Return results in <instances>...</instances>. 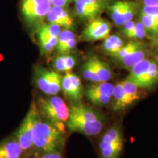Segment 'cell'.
I'll return each mask as SVG.
<instances>
[{
  "mask_svg": "<svg viewBox=\"0 0 158 158\" xmlns=\"http://www.w3.org/2000/svg\"><path fill=\"white\" fill-rule=\"evenodd\" d=\"M77 44L76 38H73L65 43L62 46L56 48V51L59 54H69L73 49L76 48Z\"/></svg>",
  "mask_w": 158,
  "mask_h": 158,
  "instance_id": "cell-30",
  "label": "cell"
},
{
  "mask_svg": "<svg viewBox=\"0 0 158 158\" xmlns=\"http://www.w3.org/2000/svg\"><path fill=\"white\" fill-rule=\"evenodd\" d=\"M104 126V118L98 110L81 103H72L69 107V118L66 128L70 133L87 136L98 135Z\"/></svg>",
  "mask_w": 158,
  "mask_h": 158,
  "instance_id": "cell-2",
  "label": "cell"
},
{
  "mask_svg": "<svg viewBox=\"0 0 158 158\" xmlns=\"http://www.w3.org/2000/svg\"><path fill=\"white\" fill-rule=\"evenodd\" d=\"M31 158H64L62 153L59 152H48L40 154V155H37L34 156Z\"/></svg>",
  "mask_w": 158,
  "mask_h": 158,
  "instance_id": "cell-32",
  "label": "cell"
},
{
  "mask_svg": "<svg viewBox=\"0 0 158 158\" xmlns=\"http://www.w3.org/2000/svg\"><path fill=\"white\" fill-rule=\"evenodd\" d=\"M89 8L98 15L102 13L104 5L101 0H82Z\"/></svg>",
  "mask_w": 158,
  "mask_h": 158,
  "instance_id": "cell-29",
  "label": "cell"
},
{
  "mask_svg": "<svg viewBox=\"0 0 158 158\" xmlns=\"http://www.w3.org/2000/svg\"><path fill=\"white\" fill-rule=\"evenodd\" d=\"M52 5L49 0H21V13L27 24L37 26L48 15Z\"/></svg>",
  "mask_w": 158,
  "mask_h": 158,
  "instance_id": "cell-7",
  "label": "cell"
},
{
  "mask_svg": "<svg viewBox=\"0 0 158 158\" xmlns=\"http://www.w3.org/2000/svg\"><path fill=\"white\" fill-rule=\"evenodd\" d=\"M152 40V41H158V32L157 33V35H156L154 37Z\"/></svg>",
  "mask_w": 158,
  "mask_h": 158,
  "instance_id": "cell-36",
  "label": "cell"
},
{
  "mask_svg": "<svg viewBox=\"0 0 158 158\" xmlns=\"http://www.w3.org/2000/svg\"><path fill=\"white\" fill-rule=\"evenodd\" d=\"M123 35L130 39L141 40L147 37V32L143 23L138 21L135 23L133 28L123 32Z\"/></svg>",
  "mask_w": 158,
  "mask_h": 158,
  "instance_id": "cell-25",
  "label": "cell"
},
{
  "mask_svg": "<svg viewBox=\"0 0 158 158\" xmlns=\"http://www.w3.org/2000/svg\"><path fill=\"white\" fill-rule=\"evenodd\" d=\"M34 79L37 88L47 95H56L62 90V76L56 71L37 67Z\"/></svg>",
  "mask_w": 158,
  "mask_h": 158,
  "instance_id": "cell-6",
  "label": "cell"
},
{
  "mask_svg": "<svg viewBox=\"0 0 158 158\" xmlns=\"http://www.w3.org/2000/svg\"><path fill=\"white\" fill-rule=\"evenodd\" d=\"M136 9V5L134 2H125V5H124V12H123V19L124 23L127 21H131L135 15Z\"/></svg>",
  "mask_w": 158,
  "mask_h": 158,
  "instance_id": "cell-28",
  "label": "cell"
},
{
  "mask_svg": "<svg viewBox=\"0 0 158 158\" xmlns=\"http://www.w3.org/2000/svg\"><path fill=\"white\" fill-rule=\"evenodd\" d=\"M39 114L61 131L66 133V123L69 118V107L60 97H40L36 102Z\"/></svg>",
  "mask_w": 158,
  "mask_h": 158,
  "instance_id": "cell-3",
  "label": "cell"
},
{
  "mask_svg": "<svg viewBox=\"0 0 158 158\" xmlns=\"http://www.w3.org/2000/svg\"><path fill=\"white\" fill-rule=\"evenodd\" d=\"M82 75L84 78L86 80L89 81L92 83H99L102 82L99 77L98 73L94 68L93 62H92V57L89 58L87 61H86L84 64H82L81 68Z\"/></svg>",
  "mask_w": 158,
  "mask_h": 158,
  "instance_id": "cell-21",
  "label": "cell"
},
{
  "mask_svg": "<svg viewBox=\"0 0 158 158\" xmlns=\"http://www.w3.org/2000/svg\"><path fill=\"white\" fill-rule=\"evenodd\" d=\"M51 2V5L55 7H60L64 8L67 5H68L70 2L75 0H49Z\"/></svg>",
  "mask_w": 158,
  "mask_h": 158,
  "instance_id": "cell-33",
  "label": "cell"
},
{
  "mask_svg": "<svg viewBox=\"0 0 158 158\" xmlns=\"http://www.w3.org/2000/svg\"><path fill=\"white\" fill-rule=\"evenodd\" d=\"M84 95L86 96V98L97 107H103L111 102V98L106 95L86 92H84Z\"/></svg>",
  "mask_w": 158,
  "mask_h": 158,
  "instance_id": "cell-26",
  "label": "cell"
},
{
  "mask_svg": "<svg viewBox=\"0 0 158 158\" xmlns=\"http://www.w3.org/2000/svg\"><path fill=\"white\" fill-rule=\"evenodd\" d=\"M140 21L143 23L147 32L152 39L158 32V17L140 13Z\"/></svg>",
  "mask_w": 158,
  "mask_h": 158,
  "instance_id": "cell-19",
  "label": "cell"
},
{
  "mask_svg": "<svg viewBox=\"0 0 158 158\" xmlns=\"http://www.w3.org/2000/svg\"><path fill=\"white\" fill-rule=\"evenodd\" d=\"M114 85L108 81H102L99 83H92V84L88 85L84 89V92H92L102 95H106L112 98L114 92Z\"/></svg>",
  "mask_w": 158,
  "mask_h": 158,
  "instance_id": "cell-18",
  "label": "cell"
},
{
  "mask_svg": "<svg viewBox=\"0 0 158 158\" xmlns=\"http://www.w3.org/2000/svg\"><path fill=\"white\" fill-rule=\"evenodd\" d=\"M123 135L118 124L110 127L99 144L100 158H119L123 149Z\"/></svg>",
  "mask_w": 158,
  "mask_h": 158,
  "instance_id": "cell-4",
  "label": "cell"
},
{
  "mask_svg": "<svg viewBox=\"0 0 158 158\" xmlns=\"http://www.w3.org/2000/svg\"><path fill=\"white\" fill-rule=\"evenodd\" d=\"M111 25L108 21L101 18H96L91 20L85 27L80 40L84 42H94L103 40L110 35Z\"/></svg>",
  "mask_w": 158,
  "mask_h": 158,
  "instance_id": "cell-8",
  "label": "cell"
},
{
  "mask_svg": "<svg viewBox=\"0 0 158 158\" xmlns=\"http://www.w3.org/2000/svg\"><path fill=\"white\" fill-rule=\"evenodd\" d=\"M92 59L101 81H110L112 78V70L109 65L97 56H92Z\"/></svg>",
  "mask_w": 158,
  "mask_h": 158,
  "instance_id": "cell-20",
  "label": "cell"
},
{
  "mask_svg": "<svg viewBox=\"0 0 158 158\" xmlns=\"http://www.w3.org/2000/svg\"><path fill=\"white\" fill-rule=\"evenodd\" d=\"M143 44V43L140 42V41L137 40H132L130 42H128L127 44H124V45L122 48L120 49L118 52H116V54L112 55V57L115 59L117 62H119L120 60H122L124 57L127 56V55L131 54L133 51L135 50L136 48H138V47H140Z\"/></svg>",
  "mask_w": 158,
  "mask_h": 158,
  "instance_id": "cell-23",
  "label": "cell"
},
{
  "mask_svg": "<svg viewBox=\"0 0 158 158\" xmlns=\"http://www.w3.org/2000/svg\"><path fill=\"white\" fill-rule=\"evenodd\" d=\"M124 44L125 43L121 37L116 35H109L106 39L103 40L102 49L106 54L112 56L118 52L124 46Z\"/></svg>",
  "mask_w": 158,
  "mask_h": 158,
  "instance_id": "cell-17",
  "label": "cell"
},
{
  "mask_svg": "<svg viewBox=\"0 0 158 158\" xmlns=\"http://www.w3.org/2000/svg\"><path fill=\"white\" fill-rule=\"evenodd\" d=\"M112 108L115 110H124L129 106H132L129 98L126 94L121 82H118L114 85L113 96L111 100Z\"/></svg>",
  "mask_w": 158,
  "mask_h": 158,
  "instance_id": "cell-15",
  "label": "cell"
},
{
  "mask_svg": "<svg viewBox=\"0 0 158 158\" xmlns=\"http://www.w3.org/2000/svg\"><path fill=\"white\" fill-rule=\"evenodd\" d=\"M125 2L124 1H116L112 4L110 7V14L114 23L117 26H122L124 24L123 12Z\"/></svg>",
  "mask_w": 158,
  "mask_h": 158,
  "instance_id": "cell-22",
  "label": "cell"
},
{
  "mask_svg": "<svg viewBox=\"0 0 158 158\" xmlns=\"http://www.w3.org/2000/svg\"><path fill=\"white\" fill-rule=\"evenodd\" d=\"M32 135L34 156L48 152L63 153L66 143V133L45 119L38 110L35 118Z\"/></svg>",
  "mask_w": 158,
  "mask_h": 158,
  "instance_id": "cell-1",
  "label": "cell"
},
{
  "mask_svg": "<svg viewBox=\"0 0 158 158\" xmlns=\"http://www.w3.org/2000/svg\"><path fill=\"white\" fill-rule=\"evenodd\" d=\"M37 111L36 102H34L31 105L28 113L14 135L21 147H22L27 158H31L35 155L32 131Z\"/></svg>",
  "mask_w": 158,
  "mask_h": 158,
  "instance_id": "cell-5",
  "label": "cell"
},
{
  "mask_svg": "<svg viewBox=\"0 0 158 158\" xmlns=\"http://www.w3.org/2000/svg\"><path fill=\"white\" fill-rule=\"evenodd\" d=\"M158 84V64L152 60L149 68L138 79L135 84L139 89H149Z\"/></svg>",
  "mask_w": 158,
  "mask_h": 158,
  "instance_id": "cell-13",
  "label": "cell"
},
{
  "mask_svg": "<svg viewBox=\"0 0 158 158\" xmlns=\"http://www.w3.org/2000/svg\"><path fill=\"white\" fill-rule=\"evenodd\" d=\"M141 12L145 13V14L158 17V7H147V6H143L141 8Z\"/></svg>",
  "mask_w": 158,
  "mask_h": 158,
  "instance_id": "cell-31",
  "label": "cell"
},
{
  "mask_svg": "<svg viewBox=\"0 0 158 158\" xmlns=\"http://www.w3.org/2000/svg\"><path fill=\"white\" fill-rule=\"evenodd\" d=\"M149 51L148 50L147 46L143 43L141 46L136 48L135 51H133L131 54L127 55V56L124 57L119 62L122 66L127 70H130L136 64L140 62L143 59L148 58Z\"/></svg>",
  "mask_w": 158,
  "mask_h": 158,
  "instance_id": "cell-14",
  "label": "cell"
},
{
  "mask_svg": "<svg viewBox=\"0 0 158 158\" xmlns=\"http://www.w3.org/2000/svg\"><path fill=\"white\" fill-rule=\"evenodd\" d=\"M46 19L49 23H54L65 29H71L74 27L73 19L63 7L53 6L48 12Z\"/></svg>",
  "mask_w": 158,
  "mask_h": 158,
  "instance_id": "cell-12",
  "label": "cell"
},
{
  "mask_svg": "<svg viewBox=\"0 0 158 158\" xmlns=\"http://www.w3.org/2000/svg\"><path fill=\"white\" fill-rule=\"evenodd\" d=\"M76 64L74 56L70 54H60L53 61V68L58 73H68L73 69Z\"/></svg>",
  "mask_w": 158,
  "mask_h": 158,
  "instance_id": "cell-16",
  "label": "cell"
},
{
  "mask_svg": "<svg viewBox=\"0 0 158 158\" xmlns=\"http://www.w3.org/2000/svg\"><path fill=\"white\" fill-rule=\"evenodd\" d=\"M75 9L81 19L91 20L98 18V15L92 10L82 0H75Z\"/></svg>",
  "mask_w": 158,
  "mask_h": 158,
  "instance_id": "cell-24",
  "label": "cell"
},
{
  "mask_svg": "<svg viewBox=\"0 0 158 158\" xmlns=\"http://www.w3.org/2000/svg\"><path fill=\"white\" fill-rule=\"evenodd\" d=\"M62 90L72 103L81 102L84 96V89L80 78L70 72L62 76Z\"/></svg>",
  "mask_w": 158,
  "mask_h": 158,
  "instance_id": "cell-10",
  "label": "cell"
},
{
  "mask_svg": "<svg viewBox=\"0 0 158 158\" xmlns=\"http://www.w3.org/2000/svg\"><path fill=\"white\" fill-rule=\"evenodd\" d=\"M155 62H157V64H158V55H157V56H155Z\"/></svg>",
  "mask_w": 158,
  "mask_h": 158,
  "instance_id": "cell-37",
  "label": "cell"
},
{
  "mask_svg": "<svg viewBox=\"0 0 158 158\" xmlns=\"http://www.w3.org/2000/svg\"><path fill=\"white\" fill-rule=\"evenodd\" d=\"M0 158H27L15 135L0 142Z\"/></svg>",
  "mask_w": 158,
  "mask_h": 158,
  "instance_id": "cell-11",
  "label": "cell"
},
{
  "mask_svg": "<svg viewBox=\"0 0 158 158\" xmlns=\"http://www.w3.org/2000/svg\"><path fill=\"white\" fill-rule=\"evenodd\" d=\"M152 50L155 56L158 55V41H152Z\"/></svg>",
  "mask_w": 158,
  "mask_h": 158,
  "instance_id": "cell-35",
  "label": "cell"
},
{
  "mask_svg": "<svg viewBox=\"0 0 158 158\" xmlns=\"http://www.w3.org/2000/svg\"><path fill=\"white\" fill-rule=\"evenodd\" d=\"M61 27L54 23L43 24L37 31V37L43 54H48L56 48Z\"/></svg>",
  "mask_w": 158,
  "mask_h": 158,
  "instance_id": "cell-9",
  "label": "cell"
},
{
  "mask_svg": "<svg viewBox=\"0 0 158 158\" xmlns=\"http://www.w3.org/2000/svg\"><path fill=\"white\" fill-rule=\"evenodd\" d=\"M121 84L123 86L124 92L129 98L130 102L133 105L134 102L138 101L140 99V93H139V88L136 86L133 83L124 80L123 81H121Z\"/></svg>",
  "mask_w": 158,
  "mask_h": 158,
  "instance_id": "cell-27",
  "label": "cell"
},
{
  "mask_svg": "<svg viewBox=\"0 0 158 158\" xmlns=\"http://www.w3.org/2000/svg\"><path fill=\"white\" fill-rule=\"evenodd\" d=\"M143 6L147 7H158V0H141Z\"/></svg>",
  "mask_w": 158,
  "mask_h": 158,
  "instance_id": "cell-34",
  "label": "cell"
}]
</instances>
